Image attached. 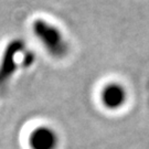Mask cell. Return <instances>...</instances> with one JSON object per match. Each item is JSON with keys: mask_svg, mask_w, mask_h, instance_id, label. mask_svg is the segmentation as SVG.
<instances>
[{"mask_svg": "<svg viewBox=\"0 0 149 149\" xmlns=\"http://www.w3.org/2000/svg\"><path fill=\"white\" fill-rule=\"evenodd\" d=\"M31 30L40 45L52 58L60 60L69 54L68 39L55 23L44 18H37L32 22Z\"/></svg>", "mask_w": 149, "mask_h": 149, "instance_id": "6da1fadb", "label": "cell"}, {"mask_svg": "<svg viewBox=\"0 0 149 149\" xmlns=\"http://www.w3.org/2000/svg\"><path fill=\"white\" fill-rule=\"evenodd\" d=\"M31 62V54L26 44L20 40H13L7 44L0 58V94L15 76L17 71Z\"/></svg>", "mask_w": 149, "mask_h": 149, "instance_id": "7a4b0ae2", "label": "cell"}, {"mask_svg": "<svg viewBox=\"0 0 149 149\" xmlns=\"http://www.w3.org/2000/svg\"><path fill=\"white\" fill-rule=\"evenodd\" d=\"M59 145V134L50 126H38L28 136V146L30 149H58Z\"/></svg>", "mask_w": 149, "mask_h": 149, "instance_id": "3957f363", "label": "cell"}, {"mask_svg": "<svg viewBox=\"0 0 149 149\" xmlns=\"http://www.w3.org/2000/svg\"><path fill=\"white\" fill-rule=\"evenodd\" d=\"M127 91L125 86L117 82L107 83L100 92V101L102 105L109 111L120 109L127 102Z\"/></svg>", "mask_w": 149, "mask_h": 149, "instance_id": "277c9868", "label": "cell"}]
</instances>
